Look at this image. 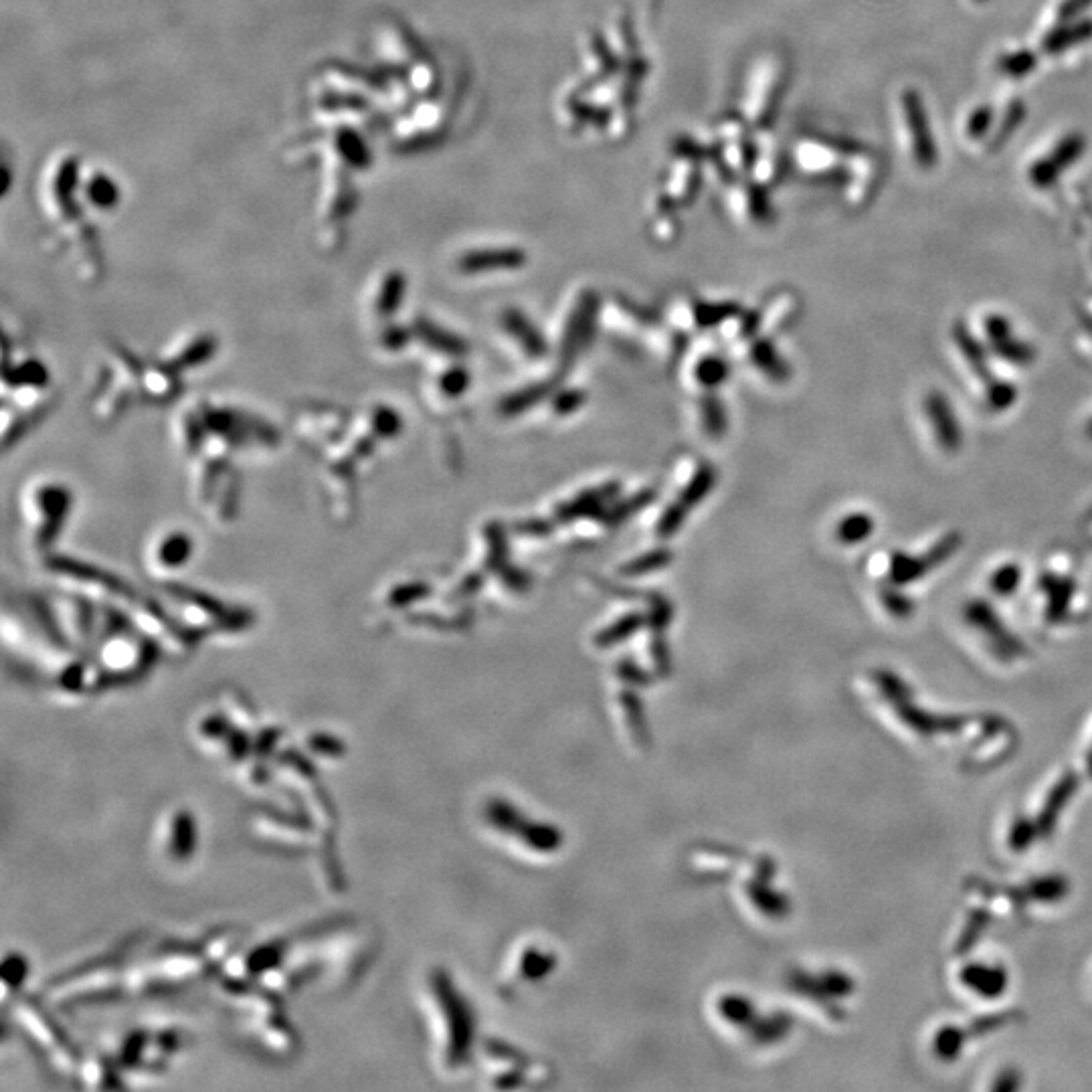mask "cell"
Returning <instances> with one entry per match:
<instances>
[{
    "instance_id": "obj_1",
    "label": "cell",
    "mask_w": 1092,
    "mask_h": 1092,
    "mask_svg": "<svg viewBox=\"0 0 1092 1092\" xmlns=\"http://www.w3.org/2000/svg\"><path fill=\"white\" fill-rule=\"evenodd\" d=\"M903 110L907 116V124L910 130V138H912V150H914V158L924 169H931L933 164L937 162V148L933 142V131L929 126V118H926V110L920 95L914 89H909L903 93Z\"/></svg>"
},
{
    "instance_id": "obj_2",
    "label": "cell",
    "mask_w": 1092,
    "mask_h": 1092,
    "mask_svg": "<svg viewBox=\"0 0 1092 1092\" xmlns=\"http://www.w3.org/2000/svg\"><path fill=\"white\" fill-rule=\"evenodd\" d=\"M1086 148V142L1082 136L1072 134L1066 136L1061 144L1056 146L1054 152H1050V156H1046L1044 160L1036 162L1032 171H1030V179L1034 184H1038L1040 188L1048 186L1050 182H1054L1058 179V175L1063 173V169L1070 167V164L1080 156V152Z\"/></svg>"
},
{
    "instance_id": "obj_3",
    "label": "cell",
    "mask_w": 1092,
    "mask_h": 1092,
    "mask_svg": "<svg viewBox=\"0 0 1092 1092\" xmlns=\"http://www.w3.org/2000/svg\"><path fill=\"white\" fill-rule=\"evenodd\" d=\"M963 983L971 987L983 998H996L1008 985V975L1002 967H983V965H969L963 971Z\"/></svg>"
},
{
    "instance_id": "obj_4",
    "label": "cell",
    "mask_w": 1092,
    "mask_h": 1092,
    "mask_svg": "<svg viewBox=\"0 0 1092 1092\" xmlns=\"http://www.w3.org/2000/svg\"><path fill=\"white\" fill-rule=\"evenodd\" d=\"M929 411H931V419L937 427V432L941 434V442L945 443V447L955 449L959 445V427L957 421H953L951 409L945 403L943 394H931V401H929Z\"/></svg>"
},
{
    "instance_id": "obj_5",
    "label": "cell",
    "mask_w": 1092,
    "mask_h": 1092,
    "mask_svg": "<svg viewBox=\"0 0 1092 1092\" xmlns=\"http://www.w3.org/2000/svg\"><path fill=\"white\" fill-rule=\"evenodd\" d=\"M1088 37H1092V21H1086V23L1076 25V26H1068V28L1056 30L1054 35H1050V37L1046 39L1044 49L1050 51V53H1052V51L1058 53V51H1065V49H1068V47H1074L1076 43L1086 41Z\"/></svg>"
},
{
    "instance_id": "obj_6",
    "label": "cell",
    "mask_w": 1092,
    "mask_h": 1092,
    "mask_svg": "<svg viewBox=\"0 0 1092 1092\" xmlns=\"http://www.w3.org/2000/svg\"><path fill=\"white\" fill-rule=\"evenodd\" d=\"M508 328L512 330V335L516 338H520V342L524 344L526 352H531L535 356H541L545 352V342L537 333H531V326H528L522 318L514 316L508 320Z\"/></svg>"
},
{
    "instance_id": "obj_7",
    "label": "cell",
    "mask_w": 1092,
    "mask_h": 1092,
    "mask_svg": "<svg viewBox=\"0 0 1092 1092\" xmlns=\"http://www.w3.org/2000/svg\"><path fill=\"white\" fill-rule=\"evenodd\" d=\"M872 533V522L868 516H852L848 520H844V524H840V539L848 545L859 543L864 541L868 535Z\"/></svg>"
},
{
    "instance_id": "obj_8",
    "label": "cell",
    "mask_w": 1092,
    "mask_h": 1092,
    "mask_svg": "<svg viewBox=\"0 0 1092 1092\" xmlns=\"http://www.w3.org/2000/svg\"><path fill=\"white\" fill-rule=\"evenodd\" d=\"M1034 65H1036V57L1032 53L1023 51V53H1014V55H1008L1006 59H1002L1000 68L1004 72H1008V76L1019 78V76L1028 74L1034 68Z\"/></svg>"
},
{
    "instance_id": "obj_9",
    "label": "cell",
    "mask_w": 1092,
    "mask_h": 1092,
    "mask_svg": "<svg viewBox=\"0 0 1092 1092\" xmlns=\"http://www.w3.org/2000/svg\"><path fill=\"white\" fill-rule=\"evenodd\" d=\"M1017 581H1019V571H1017L1015 567L1008 565V567H1002V569L996 573V577H994V587L998 589V593H1012V591L1015 589Z\"/></svg>"
},
{
    "instance_id": "obj_10",
    "label": "cell",
    "mask_w": 1092,
    "mask_h": 1092,
    "mask_svg": "<svg viewBox=\"0 0 1092 1092\" xmlns=\"http://www.w3.org/2000/svg\"><path fill=\"white\" fill-rule=\"evenodd\" d=\"M726 375V367L720 360H704L702 367L699 369V377L702 379V383L706 385H716L724 379Z\"/></svg>"
},
{
    "instance_id": "obj_11",
    "label": "cell",
    "mask_w": 1092,
    "mask_h": 1092,
    "mask_svg": "<svg viewBox=\"0 0 1092 1092\" xmlns=\"http://www.w3.org/2000/svg\"><path fill=\"white\" fill-rule=\"evenodd\" d=\"M754 354H756V360H758V367H763L769 373H775V371L779 373L781 367H779V364H773V362H779V356L769 348V344L756 346Z\"/></svg>"
},
{
    "instance_id": "obj_12",
    "label": "cell",
    "mask_w": 1092,
    "mask_h": 1092,
    "mask_svg": "<svg viewBox=\"0 0 1092 1092\" xmlns=\"http://www.w3.org/2000/svg\"><path fill=\"white\" fill-rule=\"evenodd\" d=\"M989 122H991V110L983 108V110H979V112L973 114V118L969 120V130H967V131H969L971 136H981L983 131H985V128L989 126Z\"/></svg>"
},
{
    "instance_id": "obj_13",
    "label": "cell",
    "mask_w": 1092,
    "mask_h": 1092,
    "mask_svg": "<svg viewBox=\"0 0 1092 1092\" xmlns=\"http://www.w3.org/2000/svg\"><path fill=\"white\" fill-rule=\"evenodd\" d=\"M710 482H712L710 474L701 476L697 482H694V484L688 488V492H686V500H690V502H699V500L702 498V495H704V492L708 490Z\"/></svg>"
}]
</instances>
